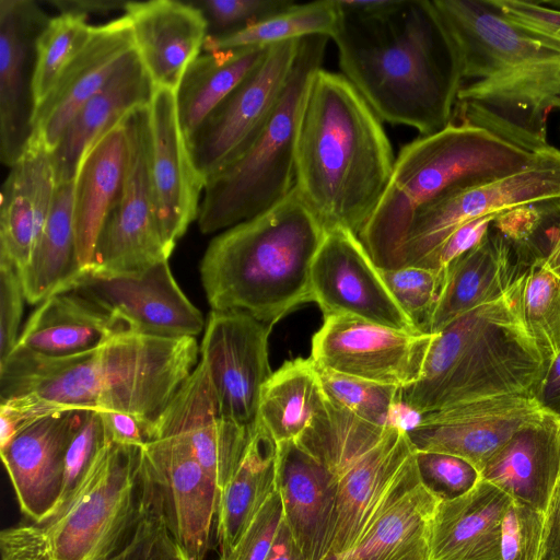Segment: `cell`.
Wrapping results in <instances>:
<instances>
[{"label":"cell","mask_w":560,"mask_h":560,"mask_svg":"<svg viewBox=\"0 0 560 560\" xmlns=\"http://www.w3.org/2000/svg\"><path fill=\"white\" fill-rule=\"evenodd\" d=\"M74 182L58 184L33 255L20 271L26 302L40 304L80 270L73 214Z\"/></svg>","instance_id":"8d00e7d4"},{"label":"cell","mask_w":560,"mask_h":560,"mask_svg":"<svg viewBox=\"0 0 560 560\" xmlns=\"http://www.w3.org/2000/svg\"><path fill=\"white\" fill-rule=\"evenodd\" d=\"M453 44L460 88L454 122L491 129L533 150L560 109V50L503 18L488 0H432Z\"/></svg>","instance_id":"3957f363"},{"label":"cell","mask_w":560,"mask_h":560,"mask_svg":"<svg viewBox=\"0 0 560 560\" xmlns=\"http://www.w3.org/2000/svg\"><path fill=\"white\" fill-rule=\"evenodd\" d=\"M339 12L331 38L342 75L380 119L421 136L448 126L460 72L432 0H395L375 14Z\"/></svg>","instance_id":"7a4b0ae2"},{"label":"cell","mask_w":560,"mask_h":560,"mask_svg":"<svg viewBox=\"0 0 560 560\" xmlns=\"http://www.w3.org/2000/svg\"><path fill=\"white\" fill-rule=\"evenodd\" d=\"M394 163L380 117L342 74L319 69L300 117L294 188L324 231L343 229L359 237Z\"/></svg>","instance_id":"277c9868"},{"label":"cell","mask_w":560,"mask_h":560,"mask_svg":"<svg viewBox=\"0 0 560 560\" xmlns=\"http://www.w3.org/2000/svg\"><path fill=\"white\" fill-rule=\"evenodd\" d=\"M301 39L268 47L262 60L188 139L192 163L207 182L256 140L290 79Z\"/></svg>","instance_id":"7c38bea8"},{"label":"cell","mask_w":560,"mask_h":560,"mask_svg":"<svg viewBox=\"0 0 560 560\" xmlns=\"http://www.w3.org/2000/svg\"><path fill=\"white\" fill-rule=\"evenodd\" d=\"M132 49L131 25L126 14L94 26L89 42L35 109L32 139L52 152L77 113L108 82Z\"/></svg>","instance_id":"cb8c5ba5"},{"label":"cell","mask_w":560,"mask_h":560,"mask_svg":"<svg viewBox=\"0 0 560 560\" xmlns=\"http://www.w3.org/2000/svg\"><path fill=\"white\" fill-rule=\"evenodd\" d=\"M128 163L121 190L95 243L89 267L109 272L136 271L168 260L158 223L150 168L148 106L124 118ZM88 268V267H86Z\"/></svg>","instance_id":"4fadbf2b"},{"label":"cell","mask_w":560,"mask_h":560,"mask_svg":"<svg viewBox=\"0 0 560 560\" xmlns=\"http://www.w3.org/2000/svg\"><path fill=\"white\" fill-rule=\"evenodd\" d=\"M541 150L464 122L420 136L395 159L386 190L359 238L377 268H398L401 244L418 211L454 191L518 172Z\"/></svg>","instance_id":"52a82bcc"},{"label":"cell","mask_w":560,"mask_h":560,"mask_svg":"<svg viewBox=\"0 0 560 560\" xmlns=\"http://www.w3.org/2000/svg\"><path fill=\"white\" fill-rule=\"evenodd\" d=\"M267 560H302L283 520Z\"/></svg>","instance_id":"6f0895ef"},{"label":"cell","mask_w":560,"mask_h":560,"mask_svg":"<svg viewBox=\"0 0 560 560\" xmlns=\"http://www.w3.org/2000/svg\"><path fill=\"white\" fill-rule=\"evenodd\" d=\"M512 501L482 479L467 493L442 500L431 526L429 560H502V522Z\"/></svg>","instance_id":"1f68e13d"},{"label":"cell","mask_w":560,"mask_h":560,"mask_svg":"<svg viewBox=\"0 0 560 560\" xmlns=\"http://www.w3.org/2000/svg\"><path fill=\"white\" fill-rule=\"evenodd\" d=\"M140 448L109 442L72 498L40 523L0 533L1 560H106L137 525L145 501Z\"/></svg>","instance_id":"ba28073f"},{"label":"cell","mask_w":560,"mask_h":560,"mask_svg":"<svg viewBox=\"0 0 560 560\" xmlns=\"http://www.w3.org/2000/svg\"><path fill=\"white\" fill-rule=\"evenodd\" d=\"M325 399L313 359L285 361L262 387L258 424L276 444L296 441Z\"/></svg>","instance_id":"74e56055"},{"label":"cell","mask_w":560,"mask_h":560,"mask_svg":"<svg viewBox=\"0 0 560 560\" xmlns=\"http://www.w3.org/2000/svg\"><path fill=\"white\" fill-rule=\"evenodd\" d=\"M296 442L330 472L337 522L327 560L351 549L415 453L406 428L378 425L324 399Z\"/></svg>","instance_id":"30bf717a"},{"label":"cell","mask_w":560,"mask_h":560,"mask_svg":"<svg viewBox=\"0 0 560 560\" xmlns=\"http://www.w3.org/2000/svg\"><path fill=\"white\" fill-rule=\"evenodd\" d=\"M61 290L86 298L138 334L195 337L206 325L200 311L177 284L168 260L124 272L88 267L58 291Z\"/></svg>","instance_id":"5bb4252c"},{"label":"cell","mask_w":560,"mask_h":560,"mask_svg":"<svg viewBox=\"0 0 560 560\" xmlns=\"http://www.w3.org/2000/svg\"><path fill=\"white\" fill-rule=\"evenodd\" d=\"M148 109L155 212L163 240L173 252L189 224L198 219L206 182L190 158L178 120L175 91L155 88Z\"/></svg>","instance_id":"44dd1931"},{"label":"cell","mask_w":560,"mask_h":560,"mask_svg":"<svg viewBox=\"0 0 560 560\" xmlns=\"http://www.w3.org/2000/svg\"><path fill=\"white\" fill-rule=\"evenodd\" d=\"M328 38L301 39L290 79L267 124L237 160L207 182L197 219L203 234L253 219L294 189L300 117L310 83L322 69Z\"/></svg>","instance_id":"9c48e42d"},{"label":"cell","mask_w":560,"mask_h":560,"mask_svg":"<svg viewBox=\"0 0 560 560\" xmlns=\"http://www.w3.org/2000/svg\"><path fill=\"white\" fill-rule=\"evenodd\" d=\"M24 301L20 271L0 256V363L18 345Z\"/></svg>","instance_id":"681fc988"},{"label":"cell","mask_w":560,"mask_h":560,"mask_svg":"<svg viewBox=\"0 0 560 560\" xmlns=\"http://www.w3.org/2000/svg\"><path fill=\"white\" fill-rule=\"evenodd\" d=\"M545 411L534 396H502L420 415L406 431L416 451L454 455L481 471L520 428Z\"/></svg>","instance_id":"d6986e66"},{"label":"cell","mask_w":560,"mask_h":560,"mask_svg":"<svg viewBox=\"0 0 560 560\" xmlns=\"http://www.w3.org/2000/svg\"><path fill=\"white\" fill-rule=\"evenodd\" d=\"M128 1L118 0H51L49 3L55 5L60 13H107L116 10H125Z\"/></svg>","instance_id":"9f6ffc18"},{"label":"cell","mask_w":560,"mask_h":560,"mask_svg":"<svg viewBox=\"0 0 560 560\" xmlns=\"http://www.w3.org/2000/svg\"><path fill=\"white\" fill-rule=\"evenodd\" d=\"M421 481L441 500H452L470 491L481 479L469 462L445 453L415 450Z\"/></svg>","instance_id":"bcb514c9"},{"label":"cell","mask_w":560,"mask_h":560,"mask_svg":"<svg viewBox=\"0 0 560 560\" xmlns=\"http://www.w3.org/2000/svg\"><path fill=\"white\" fill-rule=\"evenodd\" d=\"M203 15L208 35H230L289 10L292 0H194L189 1Z\"/></svg>","instance_id":"ee69618b"},{"label":"cell","mask_w":560,"mask_h":560,"mask_svg":"<svg viewBox=\"0 0 560 560\" xmlns=\"http://www.w3.org/2000/svg\"><path fill=\"white\" fill-rule=\"evenodd\" d=\"M378 271L402 313L419 332L428 334L445 271L423 267L378 268Z\"/></svg>","instance_id":"7bdbcfd3"},{"label":"cell","mask_w":560,"mask_h":560,"mask_svg":"<svg viewBox=\"0 0 560 560\" xmlns=\"http://www.w3.org/2000/svg\"><path fill=\"white\" fill-rule=\"evenodd\" d=\"M255 429L220 413L206 364L200 360L154 421L151 440L166 435L184 439L222 492Z\"/></svg>","instance_id":"7402d4cb"},{"label":"cell","mask_w":560,"mask_h":560,"mask_svg":"<svg viewBox=\"0 0 560 560\" xmlns=\"http://www.w3.org/2000/svg\"><path fill=\"white\" fill-rule=\"evenodd\" d=\"M271 326L238 311H211L199 347L220 413L255 429L261 390L272 374L268 355Z\"/></svg>","instance_id":"9a60e30c"},{"label":"cell","mask_w":560,"mask_h":560,"mask_svg":"<svg viewBox=\"0 0 560 560\" xmlns=\"http://www.w3.org/2000/svg\"><path fill=\"white\" fill-rule=\"evenodd\" d=\"M527 205L560 212V150L550 144L527 167L454 191L413 217L398 256V268L423 267L460 225Z\"/></svg>","instance_id":"8fae6325"},{"label":"cell","mask_w":560,"mask_h":560,"mask_svg":"<svg viewBox=\"0 0 560 560\" xmlns=\"http://www.w3.org/2000/svg\"><path fill=\"white\" fill-rule=\"evenodd\" d=\"M282 524L278 487L246 527L233 549L218 560H267Z\"/></svg>","instance_id":"c3c4849f"},{"label":"cell","mask_w":560,"mask_h":560,"mask_svg":"<svg viewBox=\"0 0 560 560\" xmlns=\"http://www.w3.org/2000/svg\"><path fill=\"white\" fill-rule=\"evenodd\" d=\"M268 47L203 51L188 66L175 91L186 142L262 60Z\"/></svg>","instance_id":"d590c367"},{"label":"cell","mask_w":560,"mask_h":560,"mask_svg":"<svg viewBox=\"0 0 560 560\" xmlns=\"http://www.w3.org/2000/svg\"><path fill=\"white\" fill-rule=\"evenodd\" d=\"M480 477L545 514L560 478V417L547 410L520 428L490 457Z\"/></svg>","instance_id":"83f0119b"},{"label":"cell","mask_w":560,"mask_h":560,"mask_svg":"<svg viewBox=\"0 0 560 560\" xmlns=\"http://www.w3.org/2000/svg\"><path fill=\"white\" fill-rule=\"evenodd\" d=\"M557 212L548 206L527 205L499 214L491 228L515 245H526L544 218Z\"/></svg>","instance_id":"816d5d0a"},{"label":"cell","mask_w":560,"mask_h":560,"mask_svg":"<svg viewBox=\"0 0 560 560\" xmlns=\"http://www.w3.org/2000/svg\"><path fill=\"white\" fill-rule=\"evenodd\" d=\"M324 235L295 188L270 210L226 229L200 262L209 305L244 312L272 327L314 302L311 271Z\"/></svg>","instance_id":"8992f818"},{"label":"cell","mask_w":560,"mask_h":560,"mask_svg":"<svg viewBox=\"0 0 560 560\" xmlns=\"http://www.w3.org/2000/svg\"><path fill=\"white\" fill-rule=\"evenodd\" d=\"M88 15L60 13L49 19L36 44L33 75L35 109L52 91L63 71L85 46L94 26ZM35 113V112H34Z\"/></svg>","instance_id":"ab89813d"},{"label":"cell","mask_w":560,"mask_h":560,"mask_svg":"<svg viewBox=\"0 0 560 560\" xmlns=\"http://www.w3.org/2000/svg\"><path fill=\"white\" fill-rule=\"evenodd\" d=\"M282 520L302 560H327L337 522L330 472L296 441L277 444Z\"/></svg>","instance_id":"d4e9b609"},{"label":"cell","mask_w":560,"mask_h":560,"mask_svg":"<svg viewBox=\"0 0 560 560\" xmlns=\"http://www.w3.org/2000/svg\"><path fill=\"white\" fill-rule=\"evenodd\" d=\"M497 217H485L460 225L431 255L423 265V268L445 271L454 260L483 240Z\"/></svg>","instance_id":"f907efd6"},{"label":"cell","mask_w":560,"mask_h":560,"mask_svg":"<svg viewBox=\"0 0 560 560\" xmlns=\"http://www.w3.org/2000/svg\"><path fill=\"white\" fill-rule=\"evenodd\" d=\"M432 337L331 315L313 336L311 358L324 369L402 389L418 378Z\"/></svg>","instance_id":"e0dca14e"},{"label":"cell","mask_w":560,"mask_h":560,"mask_svg":"<svg viewBox=\"0 0 560 560\" xmlns=\"http://www.w3.org/2000/svg\"><path fill=\"white\" fill-rule=\"evenodd\" d=\"M522 308L548 364L560 352V276L544 255L535 256L524 271Z\"/></svg>","instance_id":"60d3db41"},{"label":"cell","mask_w":560,"mask_h":560,"mask_svg":"<svg viewBox=\"0 0 560 560\" xmlns=\"http://www.w3.org/2000/svg\"><path fill=\"white\" fill-rule=\"evenodd\" d=\"M441 501L421 481L413 453L360 539L334 560H429L431 526Z\"/></svg>","instance_id":"484cf974"},{"label":"cell","mask_w":560,"mask_h":560,"mask_svg":"<svg viewBox=\"0 0 560 560\" xmlns=\"http://www.w3.org/2000/svg\"><path fill=\"white\" fill-rule=\"evenodd\" d=\"M277 488V444L258 424L224 486L219 502L215 541L225 557Z\"/></svg>","instance_id":"e575fe53"},{"label":"cell","mask_w":560,"mask_h":560,"mask_svg":"<svg viewBox=\"0 0 560 560\" xmlns=\"http://www.w3.org/2000/svg\"><path fill=\"white\" fill-rule=\"evenodd\" d=\"M155 85L136 48L108 82L77 113L51 152L56 182H74L92 145L130 112L149 106Z\"/></svg>","instance_id":"f1b7e54d"},{"label":"cell","mask_w":560,"mask_h":560,"mask_svg":"<svg viewBox=\"0 0 560 560\" xmlns=\"http://www.w3.org/2000/svg\"><path fill=\"white\" fill-rule=\"evenodd\" d=\"M316 366L323 393L330 402L374 424L395 423L392 417L401 388Z\"/></svg>","instance_id":"b9f144b4"},{"label":"cell","mask_w":560,"mask_h":560,"mask_svg":"<svg viewBox=\"0 0 560 560\" xmlns=\"http://www.w3.org/2000/svg\"><path fill=\"white\" fill-rule=\"evenodd\" d=\"M311 283L324 317L351 316L421 334L397 305L360 238L350 231L325 232L313 261Z\"/></svg>","instance_id":"ac0fdd59"},{"label":"cell","mask_w":560,"mask_h":560,"mask_svg":"<svg viewBox=\"0 0 560 560\" xmlns=\"http://www.w3.org/2000/svg\"><path fill=\"white\" fill-rule=\"evenodd\" d=\"M160 560H190L184 550L171 537L167 529L161 539Z\"/></svg>","instance_id":"91938a15"},{"label":"cell","mask_w":560,"mask_h":560,"mask_svg":"<svg viewBox=\"0 0 560 560\" xmlns=\"http://www.w3.org/2000/svg\"><path fill=\"white\" fill-rule=\"evenodd\" d=\"M538 560H560V478L545 513Z\"/></svg>","instance_id":"db71d44e"},{"label":"cell","mask_w":560,"mask_h":560,"mask_svg":"<svg viewBox=\"0 0 560 560\" xmlns=\"http://www.w3.org/2000/svg\"><path fill=\"white\" fill-rule=\"evenodd\" d=\"M195 337L125 331L49 358L15 347L0 363V413L16 429L66 410L120 411L151 427L198 364Z\"/></svg>","instance_id":"6da1fadb"},{"label":"cell","mask_w":560,"mask_h":560,"mask_svg":"<svg viewBox=\"0 0 560 560\" xmlns=\"http://www.w3.org/2000/svg\"><path fill=\"white\" fill-rule=\"evenodd\" d=\"M518 249L490 228L478 245L454 260L445 269L428 334H438L466 312L502 296L526 269H521Z\"/></svg>","instance_id":"4dcf8cb0"},{"label":"cell","mask_w":560,"mask_h":560,"mask_svg":"<svg viewBox=\"0 0 560 560\" xmlns=\"http://www.w3.org/2000/svg\"><path fill=\"white\" fill-rule=\"evenodd\" d=\"M109 442L101 413L96 410H84L81 425L66 454L62 491L52 515L72 498L96 457Z\"/></svg>","instance_id":"f6af8a7d"},{"label":"cell","mask_w":560,"mask_h":560,"mask_svg":"<svg viewBox=\"0 0 560 560\" xmlns=\"http://www.w3.org/2000/svg\"><path fill=\"white\" fill-rule=\"evenodd\" d=\"M133 44L155 88L176 91L208 35L202 13L189 1H128Z\"/></svg>","instance_id":"4316f807"},{"label":"cell","mask_w":560,"mask_h":560,"mask_svg":"<svg viewBox=\"0 0 560 560\" xmlns=\"http://www.w3.org/2000/svg\"><path fill=\"white\" fill-rule=\"evenodd\" d=\"M128 136L124 119L88 151L74 179L73 214L78 260L91 265L96 240L125 180Z\"/></svg>","instance_id":"836d02e7"},{"label":"cell","mask_w":560,"mask_h":560,"mask_svg":"<svg viewBox=\"0 0 560 560\" xmlns=\"http://www.w3.org/2000/svg\"><path fill=\"white\" fill-rule=\"evenodd\" d=\"M57 187L51 152L32 139L10 167L1 188L0 256L19 271L28 264L44 230Z\"/></svg>","instance_id":"f546056e"},{"label":"cell","mask_w":560,"mask_h":560,"mask_svg":"<svg viewBox=\"0 0 560 560\" xmlns=\"http://www.w3.org/2000/svg\"><path fill=\"white\" fill-rule=\"evenodd\" d=\"M49 19L33 0H0V158L9 167L33 137L36 44Z\"/></svg>","instance_id":"ffe728a7"},{"label":"cell","mask_w":560,"mask_h":560,"mask_svg":"<svg viewBox=\"0 0 560 560\" xmlns=\"http://www.w3.org/2000/svg\"><path fill=\"white\" fill-rule=\"evenodd\" d=\"M545 514L512 501L502 522V560H538Z\"/></svg>","instance_id":"7dc6e473"},{"label":"cell","mask_w":560,"mask_h":560,"mask_svg":"<svg viewBox=\"0 0 560 560\" xmlns=\"http://www.w3.org/2000/svg\"><path fill=\"white\" fill-rule=\"evenodd\" d=\"M340 12L336 0L295 3L289 10L248 28L224 36H207L202 51L268 47L313 35L329 38L337 31Z\"/></svg>","instance_id":"f35d334b"},{"label":"cell","mask_w":560,"mask_h":560,"mask_svg":"<svg viewBox=\"0 0 560 560\" xmlns=\"http://www.w3.org/2000/svg\"><path fill=\"white\" fill-rule=\"evenodd\" d=\"M125 331L131 330L121 319L71 290H61L38 304L16 347L49 358H67L93 351Z\"/></svg>","instance_id":"d6a6232c"},{"label":"cell","mask_w":560,"mask_h":560,"mask_svg":"<svg viewBox=\"0 0 560 560\" xmlns=\"http://www.w3.org/2000/svg\"><path fill=\"white\" fill-rule=\"evenodd\" d=\"M140 463L159 492L168 534L190 560H205L215 537L218 485L177 435L148 441Z\"/></svg>","instance_id":"2e32d148"},{"label":"cell","mask_w":560,"mask_h":560,"mask_svg":"<svg viewBox=\"0 0 560 560\" xmlns=\"http://www.w3.org/2000/svg\"><path fill=\"white\" fill-rule=\"evenodd\" d=\"M524 272L500 298L433 334L418 378L399 402L417 416L480 399L534 396L545 357L522 308Z\"/></svg>","instance_id":"5b68a950"},{"label":"cell","mask_w":560,"mask_h":560,"mask_svg":"<svg viewBox=\"0 0 560 560\" xmlns=\"http://www.w3.org/2000/svg\"><path fill=\"white\" fill-rule=\"evenodd\" d=\"M546 236L548 247L544 255L545 261L560 276V220L547 230Z\"/></svg>","instance_id":"680465c9"},{"label":"cell","mask_w":560,"mask_h":560,"mask_svg":"<svg viewBox=\"0 0 560 560\" xmlns=\"http://www.w3.org/2000/svg\"><path fill=\"white\" fill-rule=\"evenodd\" d=\"M110 442L128 447H142L151 440V427L133 415L98 411Z\"/></svg>","instance_id":"f5cc1de1"},{"label":"cell","mask_w":560,"mask_h":560,"mask_svg":"<svg viewBox=\"0 0 560 560\" xmlns=\"http://www.w3.org/2000/svg\"><path fill=\"white\" fill-rule=\"evenodd\" d=\"M83 416L66 410L37 418L0 447L20 509L33 523L49 518L58 505L66 454Z\"/></svg>","instance_id":"603a6c76"},{"label":"cell","mask_w":560,"mask_h":560,"mask_svg":"<svg viewBox=\"0 0 560 560\" xmlns=\"http://www.w3.org/2000/svg\"><path fill=\"white\" fill-rule=\"evenodd\" d=\"M535 398L546 410L560 417V352L547 364Z\"/></svg>","instance_id":"11a10c76"}]
</instances>
